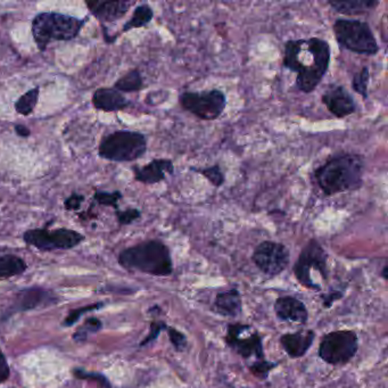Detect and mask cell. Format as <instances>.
Instances as JSON below:
<instances>
[{
	"label": "cell",
	"mask_w": 388,
	"mask_h": 388,
	"mask_svg": "<svg viewBox=\"0 0 388 388\" xmlns=\"http://www.w3.org/2000/svg\"><path fill=\"white\" fill-rule=\"evenodd\" d=\"M166 327H168V326H166L164 321H152L151 327H149V333H148L147 336L140 342L139 346H140V347H144V346L149 345V344L155 342L157 337L160 336L161 333H162V331H166Z\"/></svg>",
	"instance_id": "cell-35"
},
{
	"label": "cell",
	"mask_w": 388,
	"mask_h": 388,
	"mask_svg": "<svg viewBox=\"0 0 388 388\" xmlns=\"http://www.w3.org/2000/svg\"><path fill=\"white\" fill-rule=\"evenodd\" d=\"M321 102L329 113L335 118L344 119L354 114L358 109L354 97L344 86H331L328 91L322 93Z\"/></svg>",
	"instance_id": "cell-14"
},
{
	"label": "cell",
	"mask_w": 388,
	"mask_h": 388,
	"mask_svg": "<svg viewBox=\"0 0 388 388\" xmlns=\"http://www.w3.org/2000/svg\"><path fill=\"white\" fill-rule=\"evenodd\" d=\"M225 342L229 349H232V352L244 360L254 358L257 361L265 359L263 338L259 331L254 330L250 325L241 322L229 323Z\"/></svg>",
	"instance_id": "cell-11"
},
{
	"label": "cell",
	"mask_w": 388,
	"mask_h": 388,
	"mask_svg": "<svg viewBox=\"0 0 388 388\" xmlns=\"http://www.w3.org/2000/svg\"><path fill=\"white\" fill-rule=\"evenodd\" d=\"M369 82H370V69L368 67H362L358 73H355L352 80V89L364 100L369 97Z\"/></svg>",
	"instance_id": "cell-29"
},
{
	"label": "cell",
	"mask_w": 388,
	"mask_h": 388,
	"mask_svg": "<svg viewBox=\"0 0 388 388\" xmlns=\"http://www.w3.org/2000/svg\"><path fill=\"white\" fill-rule=\"evenodd\" d=\"M86 197L81 194L73 193L64 201V208L67 212L78 211L81 208L82 203L85 202Z\"/></svg>",
	"instance_id": "cell-36"
},
{
	"label": "cell",
	"mask_w": 388,
	"mask_h": 388,
	"mask_svg": "<svg viewBox=\"0 0 388 388\" xmlns=\"http://www.w3.org/2000/svg\"><path fill=\"white\" fill-rule=\"evenodd\" d=\"M9 377H11V367H9L6 356L0 349V385L4 382H8Z\"/></svg>",
	"instance_id": "cell-38"
},
{
	"label": "cell",
	"mask_w": 388,
	"mask_h": 388,
	"mask_svg": "<svg viewBox=\"0 0 388 388\" xmlns=\"http://www.w3.org/2000/svg\"><path fill=\"white\" fill-rule=\"evenodd\" d=\"M328 253L320 241L316 238H311L303 247L293 268L296 280L305 288L319 292L321 287L314 283L312 272H316L322 281L328 279Z\"/></svg>",
	"instance_id": "cell-7"
},
{
	"label": "cell",
	"mask_w": 388,
	"mask_h": 388,
	"mask_svg": "<svg viewBox=\"0 0 388 388\" xmlns=\"http://www.w3.org/2000/svg\"><path fill=\"white\" fill-rule=\"evenodd\" d=\"M329 6L342 15L359 16L373 12L380 5L378 0H329Z\"/></svg>",
	"instance_id": "cell-21"
},
{
	"label": "cell",
	"mask_w": 388,
	"mask_h": 388,
	"mask_svg": "<svg viewBox=\"0 0 388 388\" xmlns=\"http://www.w3.org/2000/svg\"><path fill=\"white\" fill-rule=\"evenodd\" d=\"M252 261L262 274L270 278L277 277L288 268L290 252L286 245L265 241L255 247Z\"/></svg>",
	"instance_id": "cell-13"
},
{
	"label": "cell",
	"mask_w": 388,
	"mask_h": 388,
	"mask_svg": "<svg viewBox=\"0 0 388 388\" xmlns=\"http://www.w3.org/2000/svg\"><path fill=\"white\" fill-rule=\"evenodd\" d=\"M387 271H388V267L387 265H384V268H382V277L384 280H387L388 276H387Z\"/></svg>",
	"instance_id": "cell-40"
},
{
	"label": "cell",
	"mask_w": 388,
	"mask_h": 388,
	"mask_svg": "<svg viewBox=\"0 0 388 388\" xmlns=\"http://www.w3.org/2000/svg\"><path fill=\"white\" fill-rule=\"evenodd\" d=\"M23 241L29 246L41 252L69 250L83 243L85 236L72 229L60 228L49 230L48 228L29 229L23 234Z\"/></svg>",
	"instance_id": "cell-10"
},
{
	"label": "cell",
	"mask_w": 388,
	"mask_h": 388,
	"mask_svg": "<svg viewBox=\"0 0 388 388\" xmlns=\"http://www.w3.org/2000/svg\"><path fill=\"white\" fill-rule=\"evenodd\" d=\"M277 362L268 361L267 359L265 360H257L253 363L248 366L250 373L255 376L259 380H265L269 377V373L274 370V368L277 367Z\"/></svg>",
	"instance_id": "cell-32"
},
{
	"label": "cell",
	"mask_w": 388,
	"mask_h": 388,
	"mask_svg": "<svg viewBox=\"0 0 388 388\" xmlns=\"http://www.w3.org/2000/svg\"><path fill=\"white\" fill-rule=\"evenodd\" d=\"M102 329V322L97 316H89L83 322L81 327L76 329V333L73 334L72 338L76 343H83L89 337V335L96 334Z\"/></svg>",
	"instance_id": "cell-26"
},
{
	"label": "cell",
	"mask_w": 388,
	"mask_h": 388,
	"mask_svg": "<svg viewBox=\"0 0 388 388\" xmlns=\"http://www.w3.org/2000/svg\"><path fill=\"white\" fill-rule=\"evenodd\" d=\"M118 262L126 270L138 271L154 277H169L173 274L171 250L159 239L124 248L119 254Z\"/></svg>",
	"instance_id": "cell-3"
},
{
	"label": "cell",
	"mask_w": 388,
	"mask_h": 388,
	"mask_svg": "<svg viewBox=\"0 0 388 388\" xmlns=\"http://www.w3.org/2000/svg\"><path fill=\"white\" fill-rule=\"evenodd\" d=\"M115 218L121 227L130 226L142 218V211L137 208H119L115 211Z\"/></svg>",
	"instance_id": "cell-33"
},
{
	"label": "cell",
	"mask_w": 388,
	"mask_h": 388,
	"mask_svg": "<svg viewBox=\"0 0 388 388\" xmlns=\"http://www.w3.org/2000/svg\"><path fill=\"white\" fill-rule=\"evenodd\" d=\"M190 170L203 175L215 188H220V187H222L223 185L226 184V175L223 173L219 164H214V166L203 168V169H196V168L192 166Z\"/></svg>",
	"instance_id": "cell-27"
},
{
	"label": "cell",
	"mask_w": 388,
	"mask_h": 388,
	"mask_svg": "<svg viewBox=\"0 0 388 388\" xmlns=\"http://www.w3.org/2000/svg\"><path fill=\"white\" fill-rule=\"evenodd\" d=\"M333 32L340 48L367 56H375L380 51L378 41L368 22L337 18L333 25Z\"/></svg>",
	"instance_id": "cell-6"
},
{
	"label": "cell",
	"mask_w": 388,
	"mask_h": 388,
	"mask_svg": "<svg viewBox=\"0 0 388 388\" xmlns=\"http://www.w3.org/2000/svg\"><path fill=\"white\" fill-rule=\"evenodd\" d=\"M91 102L97 111L120 112L128 109L131 102L124 97L123 93L114 88H98L91 97Z\"/></svg>",
	"instance_id": "cell-19"
},
{
	"label": "cell",
	"mask_w": 388,
	"mask_h": 388,
	"mask_svg": "<svg viewBox=\"0 0 388 388\" xmlns=\"http://www.w3.org/2000/svg\"><path fill=\"white\" fill-rule=\"evenodd\" d=\"M316 340V331L312 329L289 333L280 337L279 343L289 358L301 359L309 352Z\"/></svg>",
	"instance_id": "cell-18"
},
{
	"label": "cell",
	"mask_w": 388,
	"mask_h": 388,
	"mask_svg": "<svg viewBox=\"0 0 388 388\" xmlns=\"http://www.w3.org/2000/svg\"><path fill=\"white\" fill-rule=\"evenodd\" d=\"M145 87L144 79L138 69H130L129 72L118 79L114 89L122 93H138Z\"/></svg>",
	"instance_id": "cell-24"
},
{
	"label": "cell",
	"mask_w": 388,
	"mask_h": 388,
	"mask_svg": "<svg viewBox=\"0 0 388 388\" xmlns=\"http://www.w3.org/2000/svg\"><path fill=\"white\" fill-rule=\"evenodd\" d=\"M154 18V9L148 4H142L133 9V15L129 21L124 23L122 32H129L133 29L147 27Z\"/></svg>",
	"instance_id": "cell-23"
},
{
	"label": "cell",
	"mask_w": 388,
	"mask_h": 388,
	"mask_svg": "<svg viewBox=\"0 0 388 388\" xmlns=\"http://www.w3.org/2000/svg\"><path fill=\"white\" fill-rule=\"evenodd\" d=\"M344 292L342 290H336V289H331L330 292L327 293V294H323L321 296L322 305L326 309H330L333 307V304L335 302L340 301V298L343 297Z\"/></svg>",
	"instance_id": "cell-37"
},
{
	"label": "cell",
	"mask_w": 388,
	"mask_h": 388,
	"mask_svg": "<svg viewBox=\"0 0 388 388\" xmlns=\"http://www.w3.org/2000/svg\"><path fill=\"white\" fill-rule=\"evenodd\" d=\"M14 131L21 138H29L31 135V130L27 126H25V124H15L14 126Z\"/></svg>",
	"instance_id": "cell-39"
},
{
	"label": "cell",
	"mask_w": 388,
	"mask_h": 388,
	"mask_svg": "<svg viewBox=\"0 0 388 388\" xmlns=\"http://www.w3.org/2000/svg\"><path fill=\"white\" fill-rule=\"evenodd\" d=\"M62 298L58 293L41 286H30L21 288L15 293L12 303L1 314V321H7L18 313L41 310L46 307L58 305Z\"/></svg>",
	"instance_id": "cell-12"
},
{
	"label": "cell",
	"mask_w": 388,
	"mask_h": 388,
	"mask_svg": "<svg viewBox=\"0 0 388 388\" xmlns=\"http://www.w3.org/2000/svg\"><path fill=\"white\" fill-rule=\"evenodd\" d=\"M274 313L280 321L294 322L297 325H307L309 311L301 300L294 296H280L274 305Z\"/></svg>",
	"instance_id": "cell-17"
},
{
	"label": "cell",
	"mask_w": 388,
	"mask_h": 388,
	"mask_svg": "<svg viewBox=\"0 0 388 388\" xmlns=\"http://www.w3.org/2000/svg\"><path fill=\"white\" fill-rule=\"evenodd\" d=\"M366 162L360 154L340 153L313 171V177L325 196L356 192L363 186Z\"/></svg>",
	"instance_id": "cell-2"
},
{
	"label": "cell",
	"mask_w": 388,
	"mask_h": 388,
	"mask_svg": "<svg viewBox=\"0 0 388 388\" xmlns=\"http://www.w3.org/2000/svg\"><path fill=\"white\" fill-rule=\"evenodd\" d=\"M72 375L74 378L79 380H89V382H96L102 388H112V382L109 378L102 373L97 371H88L85 368H74L72 370Z\"/></svg>",
	"instance_id": "cell-30"
},
{
	"label": "cell",
	"mask_w": 388,
	"mask_h": 388,
	"mask_svg": "<svg viewBox=\"0 0 388 388\" xmlns=\"http://www.w3.org/2000/svg\"><path fill=\"white\" fill-rule=\"evenodd\" d=\"M40 88H32L30 91L23 93L21 97H18L14 107L18 114L23 115V116H29L34 113L36 109L38 100H39Z\"/></svg>",
	"instance_id": "cell-25"
},
{
	"label": "cell",
	"mask_w": 388,
	"mask_h": 388,
	"mask_svg": "<svg viewBox=\"0 0 388 388\" xmlns=\"http://www.w3.org/2000/svg\"><path fill=\"white\" fill-rule=\"evenodd\" d=\"M86 6L102 25L113 23L127 15L129 9L135 5V1L127 0H113V1H85Z\"/></svg>",
	"instance_id": "cell-16"
},
{
	"label": "cell",
	"mask_w": 388,
	"mask_h": 388,
	"mask_svg": "<svg viewBox=\"0 0 388 388\" xmlns=\"http://www.w3.org/2000/svg\"><path fill=\"white\" fill-rule=\"evenodd\" d=\"M214 312L226 318H238L243 312V300L237 288L229 289L225 292L218 293L214 298Z\"/></svg>",
	"instance_id": "cell-20"
},
{
	"label": "cell",
	"mask_w": 388,
	"mask_h": 388,
	"mask_svg": "<svg viewBox=\"0 0 388 388\" xmlns=\"http://www.w3.org/2000/svg\"><path fill=\"white\" fill-rule=\"evenodd\" d=\"M122 199H123V195H122L120 190H114L113 193H109L105 190L96 189V192L93 194V202L98 203L102 206L113 208L115 211L119 210V202Z\"/></svg>",
	"instance_id": "cell-31"
},
{
	"label": "cell",
	"mask_w": 388,
	"mask_h": 388,
	"mask_svg": "<svg viewBox=\"0 0 388 388\" xmlns=\"http://www.w3.org/2000/svg\"><path fill=\"white\" fill-rule=\"evenodd\" d=\"M104 307H105L104 302H97V303L88 304L85 307H80L78 309H74V310H71L67 318L62 321V327L69 328V327L76 325V322L81 319V316L86 313L100 310Z\"/></svg>",
	"instance_id": "cell-28"
},
{
	"label": "cell",
	"mask_w": 388,
	"mask_h": 388,
	"mask_svg": "<svg viewBox=\"0 0 388 388\" xmlns=\"http://www.w3.org/2000/svg\"><path fill=\"white\" fill-rule=\"evenodd\" d=\"M135 181L144 185H157L166 180V175H175V164L169 159H154L144 166H133Z\"/></svg>",
	"instance_id": "cell-15"
},
{
	"label": "cell",
	"mask_w": 388,
	"mask_h": 388,
	"mask_svg": "<svg viewBox=\"0 0 388 388\" xmlns=\"http://www.w3.org/2000/svg\"><path fill=\"white\" fill-rule=\"evenodd\" d=\"M146 152V135L130 130H119L105 135L98 147L100 159L115 163L135 162L142 159Z\"/></svg>",
	"instance_id": "cell-5"
},
{
	"label": "cell",
	"mask_w": 388,
	"mask_h": 388,
	"mask_svg": "<svg viewBox=\"0 0 388 388\" xmlns=\"http://www.w3.org/2000/svg\"><path fill=\"white\" fill-rule=\"evenodd\" d=\"M166 331V334H168V337H169L170 343L173 346L175 352H185V349H187V344H188L186 335L182 331L175 329V327H171V326L170 327L168 326Z\"/></svg>",
	"instance_id": "cell-34"
},
{
	"label": "cell",
	"mask_w": 388,
	"mask_h": 388,
	"mask_svg": "<svg viewBox=\"0 0 388 388\" xmlns=\"http://www.w3.org/2000/svg\"><path fill=\"white\" fill-rule=\"evenodd\" d=\"M27 270V262L20 256L14 254L0 255V281L22 276Z\"/></svg>",
	"instance_id": "cell-22"
},
{
	"label": "cell",
	"mask_w": 388,
	"mask_h": 388,
	"mask_svg": "<svg viewBox=\"0 0 388 388\" xmlns=\"http://www.w3.org/2000/svg\"><path fill=\"white\" fill-rule=\"evenodd\" d=\"M304 53H300L298 40H287L283 46V65L296 73L295 86L304 93H311L319 87L330 67L331 49L328 41L311 36L303 39Z\"/></svg>",
	"instance_id": "cell-1"
},
{
	"label": "cell",
	"mask_w": 388,
	"mask_h": 388,
	"mask_svg": "<svg viewBox=\"0 0 388 388\" xmlns=\"http://www.w3.org/2000/svg\"><path fill=\"white\" fill-rule=\"evenodd\" d=\"M179 104L185 111L202 121H215L227 107V96L220 89L185 91L179 96Z\"/></svg>",
	"instance_id": "cell-9"
},
{
	"label": "cell",
	"mask_w": 388,
	"mask_h": 388,
	"mask_svg": "<svg viewBox=\"0 0 388 388\" xmlns=\"http://www.w3.org/2000/svg\"><path fill=\"white\" fill-rule=\"evenodd\" d=\"M88 20V16L79 18L56 12L36 14L31 23V32L36 48L45 51L54 41H71L76 39Z\"/></svg>",
	"instance_id": "cell-4"
},
{
	"label": "cell",
	"mask_w": 388,
	"mask_h": 388,
	"mask_svg": "<svg viewBox=\"0 0 388 388\" xmlns=\"http://www.w3.org/2000/svg\"><path fill=\"white\" fill-rule=\"evenodd\" d=\"M359 337L354 330H335L323 335L319 344L320 359L330 366H345L358 353Z\"/></svg>",
	"instance_id": "cell-8"
}]
</instances>
